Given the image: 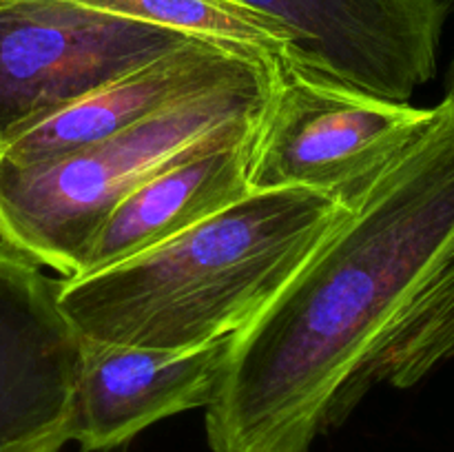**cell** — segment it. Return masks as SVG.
I'll return each instance as SVG.
<instances>
[{
	"label": "cell",
	"instance_id": "obj_1",
	"mask_svg": "<svg viewBox=\"0 0 454 452\" xmlns=\"http://www.w3.org/2000/svg\"><path fill=\"white\" fill-rule=\"evenodd\" d=\"M454 359V105L350 204L235 332L207 406L213 452H310L377 384Z\"/></svg>",
	"mask_w": 454,
	"mask_h": 452
},
{
	"label": "cell",
	"instance_id": "obj_2",
	"mask_svg": "<svg viewBox=\"0 0 454 452\" xmlns=\"http://www.w3.org/2000/svg\"><path fill=\"white\" fill-rule=\"evenodd\" d=\"M348 208L309 189L251 191L142 255L60 279L58 304L80 339L198 348L248 326Z\"/></svg>",
	"mask_w": 454,
	"mask_h": 452
},
{
	"label": "cell",
	"instance_id": "obj_3",
	"mask_svg": "<svg viewBox=\"0 0 454 452\" xmlns=\"http://www.w3.org/2000/svg\"><path fill=\"white\" fill-rule=\"evenodd\" d=\"M273 74L275 65L257 66L53 162L0 160V242L75 277L93 235L129 193L191 155L257 131Z\"/></svg>",
	"mask_w": 454,
	"mask_h": 452
},
{
	"label": "cell",
	"instance_id": "obj_4",
	"mask_svg": "<svg viewBox=\"0 0 454 452\" xmlns=\"http://www.w3.org/2000/svg\"><path fill=\"white\" fill-rule=\"evenodd\" d=\"M433 115L434 106L368 96L278 62L253 137L248 189H309L350 207Z\"/></svg>",
	"mask_w": 454,
	"mask_h": 452
},
{
	"label": "cell",
	"instance_id": "obj_5",
	"mask_svg": "<svg viewBox=\"0 0 454 452\" xmlns=\"http://www.w3.org/2000/svg\"><path fill=\"white\" fill-rule=\"evenodd\" d=\"M195 40L74 0H0V149Z\"/></svg>",
	"mask_w": 454,
	"mask_h": 452
},
{
	"label": "cell",
	"instance_id": "obj_6",
	"mask_svg": "<svg viewBox=\"0 0 454 452\" xmlns=\"http://www.w3.org/2000/svg\"><path fill=\"white\" fill-rule=\"evenodd\" d=\"M284 27L291 65L348 89L411 102L437 75L452 0H239Z\"/></svg>",
	"mask_w": 454,
	"mask_h": 452
},
{
	"label": "cell",
	"instance_id": "obj_7",
	"mask_svg": "<svg viewBox=\"0 0 454 452\" xmlns=\"http://www.w3.org/2000/svg\"><path fill=\"white\" fill-rule=\"evenodd\" d=\"M51 279L0 242V452H60L71 441L80 337Z\"/></svg>",
	"mask_w": 454,
	"mask_h": 452
},
{
	"label": "cell",
	"instance_id": "obj_8",
	"mask_svg": "<svg viewBox=\"0 0 454 452\" xmlns=\"http://www.w3.org/2000/svg\"><path fill=\"white\" fill-rule=\"evenodd\" d=\"M233 335L184 350L80 339L71 441L82 452L122 448L149 425L207 408L229 362Z\"/></svg>",
	"mask_w": 454,
	"mask_h": 452
},
{
	"label": "cell",
	"instance_id": "obj_9",
	"mask_svg": "<svg viewBox=\"0 0 454 452\" xmlns=\"http://www.w3.org/2000/svg\"><path fill=\"white\" fill-rule=\"evenodd\" d=\"M262 65L278 62L262 60L224 44L195 40L96 89L22 133L0 149V160L12 167L53 162L127 131L195 93L242 78Z\"/></svg>",
	"mask_w": 454,
	"mask_h": 452
},
{
	"label": "cell",
	"instance_id": "obj_10",
	"mask_svg": "<svg viewBox=\"0 0 454 452\" xmlns=\"http://www.w3.org/2000/svg\"><path fill=\"white\" fill-rule=\"evenodd\" d=\"M253 137L191 155L137 186L102 222L75 277L142 255L247 198Z\"/></svg>",
	"mask_w": 454,
	"mask_h": 452
},
{
	"label": "cell",
	"instance_id": "obj_11",
	"mask_svg": "<svg viewBox=\"0 0 454 452\" xmlns=\"http://www.w3.org/2000/svg\"><path fill=\"white\" fill-rule=\"evenodd\" d=\"M98 12L224 44L269 62H291L284 27L239 0H74Z\"/></svg>",
	"mask_w": 454,
	"mask_h": 452
},
{
	"label": "cell",
	"instance_id": "obj_12",
	"mask_svg": "<svg viewBox=\"0 0 454 452\" xmlns=\"http://www.w3.org/2000/svg\"><path fill=\"white\" fill-rule=\"evenodd\" d=\"M443 100L452 102L454 105V53L450 60V69H448V78H446V97Z\"/></svg>",
	"mask_w": 454,
	"mask_h": 452
}]
</instances>
